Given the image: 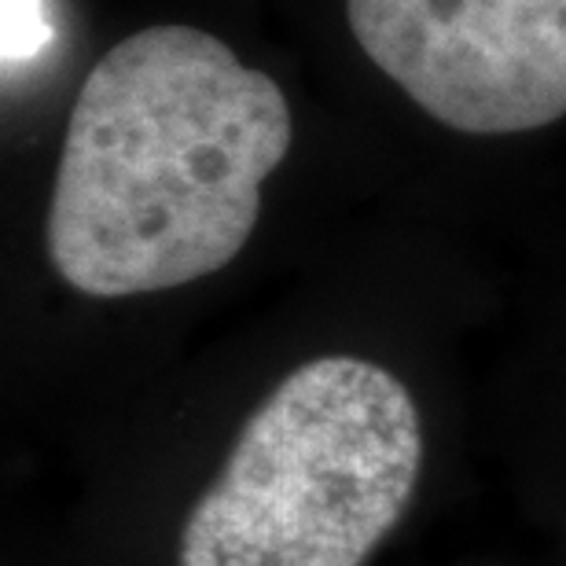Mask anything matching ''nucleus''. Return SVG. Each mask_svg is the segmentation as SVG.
Returning a JSON list of instances; mask_svg holds the SVG:
<instances>
[{
  "label": "nucleus",
  "instance_id": "nucleus-4",
  "mask_svg": "<svg viewBox=\"0 0 566 566\" xmlns=\"http://www.w3.org/2000/svg\"><path fill=\"white\" fill-rule=\"evenodd\" d=\"M52 38L49 0H4V63L8 74L33 63Z\"/></svg>",
  "mask_w": 566,
  "mask_h": 566
},
{
  "label": "nucleus",
  "instance_id": "nucleus-1",
  "mask_svg": "<svg viewBox=\"0 0 566 566\" xmlns=\"http://www.w3.org/2000/svg\"><path fill=\"white\" fill-rule=\"evenodd\" d=\"M291 137L283 88L213 33H129L88 71L66 118L44 221L55 273L88 298L218 273L251 240Z\"/></svg>",
  "mask_w": 566,
  "mask_h": 566
},
{
  "label": "nucleus",
  "instance_id": "nucleus-3",
  "mask_svg": "<svg viewBox=\"0 0 566 566\" xmlns=\"http://www.w3.org/2000/svg\"><path fill=\"white\" fill-rule=\"evenodd\" d=\"M346 19L441 126L507 137L566 115V0H346Z\"/></svg>",
  "mask_w": 566,
  "mask_h": 566
},
{
  "label": "nucleus",
  "instance_id": "nucleus-2",
  "mask_svg": "<svg viewBox=\"0 0 566 566\" xmlns=\"http://www.w3.org/2000/svg\"><path fill=\"white\" fill-rule=\"evenodd\" d=\"M423 471L409 387L376 360H305L247 416L180 530V566H365Z\"/></svg>",
  "mask_w": 566,
  "mask_h": 566
}]
</instances>
